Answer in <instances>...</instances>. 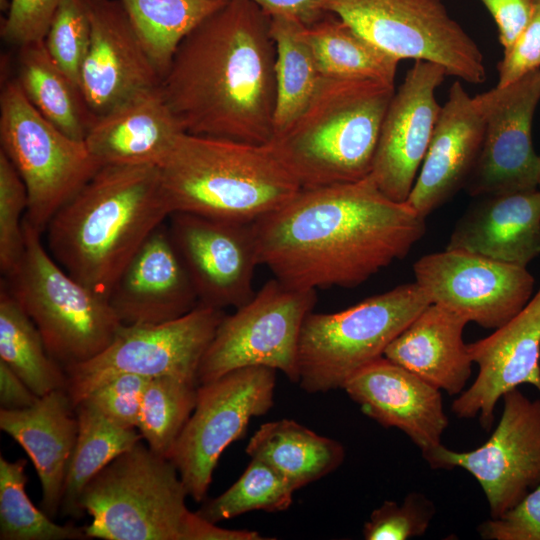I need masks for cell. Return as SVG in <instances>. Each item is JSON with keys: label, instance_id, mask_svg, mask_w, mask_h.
I'll return each mask as SVG.
<instances>
[{"label": "cell", "instance_id": "6da1fadb", "mask_svg": "<svg viewBox=\"0 0 540 540\" xmlns=\"http://www.w3.org/2000/svg\"><path fill=\"white\" fill-rule=\"evenodd\" d=\"M253 227L259 265L286 286L315 291L359 286L407 256L426 231L425 218L370 175L301 188Z\"/></svg>", "mask_w": 540, "mask_h": 540}, {"label": "cell", "instance_id": "7a4b0ae2", "mask_svg": "<svg viewBox=\"0 0 540 540\" xmlns=\"http://www.w3.org/2000/svg\"><path fill=\"white\" fill-rule=\"evenodd\" d=\"M271 17L251 0H225L180 42L162 95L185 133L267 144L274 135Z\"/></svg>", "mask_w": 540, "mask_h": 540}, {"label": "cell", "instance_id": "3957f363", "mask_svg": "<svg viewBox=\"0 0 540 540\" xmlns=\"http://www.w3.org/2000/svg\"><path fill=\"white\" fill-rule=\"evenodd\" d=\"M171 213L159 166L104 165L51 218L48 251L73 278L109 299L129 261Z\"/></svg>", "mask_w": 540, "mask_h": 540}, {"label": "cell", "instance_id": "277c9868", "mask_svg": "<svg viewBox=\"0 0 540 540\" xmlns=\"http://www.w3.org/2000/svg\"><path fill=\"white\" fill-rule=\"evenodd\" d=\"M159 168L172 213L251 223L301 189L270 143L184 132Z\"/></svg>", "mask_w": 540, "mask_h": 540}, {"label": "cell", "instance_id": "5b68a950", "mask_svg": "<svg viewBox=\"0 0 540 540\" xmlns=\"http://www.w3.org/2000/svg\"><path fill=\"white\" fill-rule=\"evenodd\" d=\"M394 84L323 77L302 113L269 142L301 188L370 175Z\"/></svg>", "mask_w": 540, "mask_h": 540}, {"label": "cell", "instance_id": "8992f818", "mask_svg": "<svg viewBox=\"0 0 540 540\" xmlns=\"http://www.w3.org/2000/svg\"><path fill=\"white\" fill-rule=\"evenodd\" d=\"M174 463L143 440L101 470L83 490L79 506L91 517L88 538L185 540L191 511Z\"/></svg>", "mask_w": 540, "mask_h": 540}, {"label": "cell", "instance_id": "52a82bcc", "mask_svg": "<svg viewBox=\"0 0 540 540\" xmlns=\"http://www.w3.org/2000/svg\"><path fill=\"white\" fill-rule=\"evenodd\" d=\"M23 228L24 252L5 282L55 361L64 369L87 362L111 344L122 323L108 298L60 266L25 218Z\"/></svg>", "mask_w": 540, "mask_h": 540}, {"label": "cell", "instance_id": "ba28073f", "mask_svg": "<svg viewBox=\"0 0 540 540\" xmlns=\"http://www.w3.org/2000/svg\"><path fill=\"white\" fill-rule=\"evenodd\" d=\"M430 304L414 282L338 312L309 313L300 333L298 384L307 393L342 388Z\"/></svg>", "mask_w": 540, "mask_h": 540}, {"label": "cell", "instance_id": "9c48e42d", "mask_svg": "<svg viewBox=\"0 0 540 540\" xmlns=\"http://www.w3.org/2000/svg\"><path fill=\"white\" fill-rule=\"evenodd\" d=\"M0 142L26 186L25 220L40 234L102 167L84 141L60 131L32 106L15 78L0 93Z\"/></svg>", "mask_w": 540, "mask_h": 540}, {"label": "cell", "instance_id": "30bf717a", "mask_svg": "<svg viewBox=\"0 0 540 540\" xmlns=\"http://www.w3.org/2000/svg\"><path fill=\"white\" fill-rule=\"evenodd\" d=\"M324 10L399 61L432 62L471 84L487 78L477 43L442 0H325Z\"/></svg>", "mask_w": 540, "mask_h": 540}, {"label": "cell", "instance_id": "8fae6325", "mask_svg": "<svg viewBox=\"0 0 540 540\" xmlns=\"http://www.w3.org/2000/svg\"><path fill=\"white\" fill-rule=\"evenodd\" d=\"M316 299L315 290L267 281L248 302L225 314L202 358L199 384L250 366L279 370L298 384L300 333Z\"/></svg>", "mask_w": 540, "mask_h": 540}, {"label": "cell", "instance_id": "7c38bea8", "mask_svg": "<svg viewBox=\"0 0 540 540\" xmlns=\"http://www.w3.org/2000/svg\"><path fill=\"white\" fill-rule=\"evenodd\" d=\"M224 316L222 309L198 304L171 321L122 324L104 351L65 369L66 389L73 404L76 406L99 385L119 374L173 376L198 382L202 358Z\"/></svg>", "mask_w": 540, "mask_h": 540}, {"label": "cell", "instance_id": "4fadbf2b", "mask_svg": "<svg viewBox=\"0 0 540 540\" xmlns=\"http://www.w3.org/2000/svg\"><path fill=\"white\" fill-rule=\"evenodd\" d=\"M275 375L272 368L250 366L199 384L195 408L169 457L194 501L205 498L223 451L244 436L252 418L272 408Z\"/></svg>", "mask_w": 540, "mask_h": 540}, {"label": "cell", "instance_id": "5bb4252c", "mask_svg": "<svg viewBox=\"0 0 540 540\" xmlns=\"http://www.w3.org/2000/svg\"><path fill=\"white\" fill-rule=\"evenodd\" d=\"M502 398L500 420L483 445L456 452L440 444L422 455L433 469L469 472L484 491L492 518L540 485V398L531 400L517 388Z\"/></svg>", "mask_w": 540, "mask_h": 540}, {"label": "cell", "instance_id": "9a60e30c", "mask_svg": "<svg viewBox=\"0 0 540 540\" xmlns=\"http://www.w3.org/2000/svg\"><path fill=\"white\" fill-rule=\"evenodd\" d=\"M484 120L476 165L465 185L483 197L538 188L539 155L532 143V122L540 101V69L474 96Z\"/></svg>", "mask_w": 540, "mask_h": 540}, {"label": "cell", "instance_id": "2e32d148", "mask_svg": "<svg viewBox=\"0 0 540 540\" xmlns=\"http://www.w3.org/2000/svg\"><path fill=\"white\" fill-rule=\"evenodd\" d=\"M415 282L431 304L450 308L469 322L497 329L520 312L532 297L534 277L527 267L459 249L419 258Z\"/></svg>", "mask_w": 540, "mask_h": 540}, {"label": "cell", "instance_id": "e0dca14e", "mask_svg": "<svg viewBox=\"0 0 540 540\" xmlns=\"http://www.w3.org/2000/svg\"><path fill=\"white\" fill-rule=\"evenodd\" d=\"M168 230L190 276L199 304L238 308L255 294L259 265L253 222L174 212Z\"/></svg>", "mask_w": 540, "mask_h": 540}, {"label": "cell", "instance_id": "ac0fdd59", "mask_svg": "<svg viewBox=\"0 0 540 540\" xmlns=\"http://www.w3.org/2000/svg\"><path fill=\"white\" fill-rule=\"evenodd\" d=\"M91 35L79 88L96 120L136 95L160 87L162 76L119 0H81Z\"/></svg>", "mask_w": 540, "mask_h": 540}, {"label": "cell", "instance_id": "d6986e66", "mask_svg": "<svg viewBox=\"0 0 540 540\" xmlns=\"http://www.w3.org/2000/svg\"><path fill=\"white\" fill-rule=\"evenodd\" d=\"M446 76L440 65L417 60L388 105L370 176L391 200L405 202L413 188L441 110L435 91Z\"/></svg>", "mask_w": 540, "mask_h": 540}, {"label": "cell", "instance_id": "ffe728a7", "mask_svg": "<svg viewBox=\"0 0 540 540\" xmlns=\"http://www.w3.org/2000/svg\"><path fill=\"white\" fill-rule=\"evenodd\" d=\"M467 347L479 371L472 385L453 401L451 411L463 419L478 416L489 431L504 394L522 384L533 385L540 394V287L513 318Z\"/></svg>", "mask_w": 540, "mask_h": 540}, {"label": "cell", "instance_id": "44dd1931", "mask_svg": "<svg viewBox=\"0 0 540 540\" xmlns=\"http://www.w3.org/2000/svg\"><path fill=\"white\" fill-rule=\"evenodd\" d=\"M341 389L366 416L405 433L422 455L441 444L449 424L441 390L399 364L379 357L353 373Z\"/></svg>", "mask_w": 540, "mask_h": 540}, {"label": "cell", "instance_id": "7402d4cb", "mask_svg": "<svg viewBox=\"0 0 540 540\" xmlns=\"http://www.w3.org/2000/svg\"><path fill=\"white\" fill-rule=\"evenodd\" d=\"M109 301L125 325L171 321L199 304L167 225L158 226L141 245L119 276Z\"/></svg>", "mask_w": 540, "mask_h": 540}, {"label": "cell", "instance_id": "603a6c76", "mask_svg": "<svg viewBox=\"0 0 540 540\" xmlns=\"http://www.w3.org/2000/svg\"><path fill=\"white\" fill-rule=\"evenodd\" d=\"M484 120L459 80L450 87L413 188L405 201L426 218L465 187L479 157Z\"/></svg>", "mask_w": 540, "mask_h": 540}, {"label": "cell", "instance_id": "cb8c5ba5", "mask_svg": "<svg viewBox=\"0 0 540 540\" xmlns=\"http://www.w3.org/2000/svg\"><path fill=\"white\" fill-rule=\"evenodd\" d=\"M0 428L30 457L41 483V509L54 519L78 434L76 408L67 389L53 390L28 408L0 409Z\"/></svg>", "mask_w": 540, "mask_h": 540}, {"label": "cell", "instance_id": "d4e9b609", "mask_svg": "<svg viewBox=\"0 0 540 540\" xmlns=\"http://www.w3.org/2000/svg\"><path fill=\"white\" fill-rule=\"evenodd\" d=\"M446 249L527 267L540 255V189L483 196L457 221Z\"/></svg>", "mask_w": 540, "mask_h": 540}, {"label": "cell", "instance_id": "484cf974", "mask_svg": "<svg viewBox=\"0 0 540 540\" xmlns=\"http://www.w3.org/2000/svg\"><path fill=\"white\" fill-rule=\"evenodd\" d=\"M182 133L158 87L136 95L98 118L84 142L102 166H160Z\"/></svg>", "mask_w": 540, "mask_h": 540}, {"label": "cell", "instance_id": "4316f807", "mask_svg": "<svg viewBox=\"0 0 540 540\" xmlns=\"http://www.w3.org/2000/svg\"><path fill=\"white\" fill-rule=\"evenodd\" d=\"M468 322L459 312L432 303L388 345L383 356L449 395L460 394L473 364L463 340Z\"/></svg>", "mask_w": 540, "mask_h": 540}, {"label": "cell", "instance_id": "83f0119b", "mask_svg": "<svg viewBox=\"0 0 540 540\" xmlns=\"http://www.w3.org/2000/svg\"><path fill=\"white\" fill-rule=\"evenodd\" d=\"M245 451L273 467L295 490L335 471L345 458L340 442L285 418L262 424Z\"/></svg>", "mask_w": 540, "mask_h": 540}, {"label": "cell", "instance_id": "f1b7e54d", "mask_svg": "<svg viewBox=\"0 0 540 540\" xmlns=\"http://www.w3.org/2000/svg\"><path fill=\"white\" fill-rule=\"evenodd\" d=\"M15 79L46 120L69 137L84 141L96 118L79 87L52 59L44 41L18 47Z\"/></svg>", "mask_w": 540, "mask_h": 540}, {"label": "cell", "instance_id": "f546056e", "mask_svg": "<svg viewBox=\"0 0 540 540\" xmlns=\"http://www.w3.org/2000/svg\"><path fill=\"white\" fill-rule=\"evenodd\" d=\"M75 408L78 434L65 477L60 513L78 519L84 514L79 500L88 483L111 461L143 439L137 428L113 423L85 400Z\"/></svg>", "mask_w": 540, "mask_h": 540}, {"label": "cell", "instance_id": "4dcf8cb0", "mask_svg": "<svg viewBox=\"0 0 540 540\" xmlns=\"http://www.w3.org/2000/svg\"><path fill=\"white\" fill-rule=\"evenodd\" d=\"M270 17L275 45V135L288 127L307 107L323 76L307 40L305 24L288 15Z\"/></svg>", "mask_w": 540, "mask_h": 540}, {"label": "cell", "instance_id": "1f68e13d", "mask_svg": "<svg viewBox=\"0 0 540 540\" xmlns=\"http://www.w3.org/2000/svg\"><path fill=\"white\" fill-rule=\"evenodd\" d=\"M305 32L323 77L394 84L399 60L369 42L337 15L326 12L305 25Z\"/></svg>", "mask_w": 540, "mask_h": 540}, {"label": "cell", "instance_id": "d6a6232c", "mask_svg": "<svg viewBox=\"0 0 540 540\" xmlns=\"http://www.w3.org/2000/svg\"><path fill=\"white\" fill-rule=\"evenodd\" d=\"M0 361L39 397L67 387L65 369L51 357L39 330L5 280L0 287Z\"/></svg>", "mask_w": 540, "mask_h": 540}, {"label": "cell", "instance_id": "836d02e7", "mask_svg": "<svg viewBox=\"0 0 540 540\" xmlns=\"http://www.w3.org/2000/svg\"><path fill=\"white\" fill-rule=\"evenodd\" d=\"M162 78L183 38L225 0H119Z\"/></svg>", "mask_w": 540, "mask_h": 540}, {"label": "cell", "instance_id": "e575fe53", "mask_svg": "<svg viewBox=\"0 0 540 540\" xmlns=\"http://www.w3.org/2000/svg\"><path fill=\"white\" fill-rule=\"evenodd\" d=\"M198 386V382L173 376L148 379L136 428L156 454L170 457L195 408Z\"/></svg>", "mask_w": 540, "mask_h": 540}, {"label": "cell", "instance_id": "d590c367", "mask_svg": "<svg viewBox=\"0 0 540 540\" xmlns=\"http://www.w3.org/2000/svg\"><path fill=\"white\" fill-rule=\"evenodd\" d=\"M27 461L0 457V539L1 540H83L84 527L58 524L38 509L25 491Z\"/></svg>", "mask_w": 540, "mask_h": 540}, {"label": "cell", "instance_id": "8d00e7d4", "mask_svg": "<svg viewBox=\"0 0 540 540\" xmlns=\"http://www.w3.org/2000/svg\"><path fill=\"white\" fill-rule=\"evenodd\" d=\"M295 491L273 467L251 458L238 480L196 513L218 523L251 511L281 512L291 506Z\"/></svg>", "mask_w": 540, "mask_h": 540}, {"label": "cell", "instance_id": "74e56055", "mask_svg": "<svg viewBox=\"0 0 540 540\" xmlns=\"http://www.w3.org/2000/svg\"><path fill=\"white\" fill-rule=\"evenodd\" d=\"M90 35V21L82 1L61 0L43 41L55 63L78 87Z\"/></svg>", "mask_w": 540, "mask_h": 540}, {"label": "cell", "instance_id": "f35d334b", "mask_svg": "<svg viewBox=\"0 0 540 540\" xmlns=\"http://www.w3.org/2000/svg\"><path fill=\"white\" fill-rule=\"evenodd\" d=\"M27 205L26 186L0 150V269L5 277L15 269L24 252Z\"/></svg>", "mask_w": 540, "mask_h": 540}, {"label": "cell", "instance_id": "ab89813d", "mask_svg": "<svg viewBox=\"0 0 540 540\" xmlns=\"http://www.w3.org/2000/svg\"><path fill=\"white\" fill-rule=\"evenodd\" d=\"M435 514L431 500L408 494L401 504L385 501L373 510L363 527L366 540H406L425 534Z\"/></svg>", "mask_w": 540, "mask_h": 540}, {"label": "cell", "instance_id": "60d3db41", "mask_svg": "<svg viewBox=\"0 0 540 540\" xmlns=\"http://www.w3.org/2000/svg\"><path fill=\"white\" fill-rule=\"evenodd\" d=\"M148 379L135 374H119L99 385L83 400L113 423L122 427L136 428L142 395Z\"/></svg>", "mask_w": 540, "mask_h": 540}, {"label": "cell", "instance_id": "b9f144b4", "mask_svg": "<svg viewBox=\"0 0 540 540\" xmlns=\"http://www.w3.org/2000/svg\"><path fill=\"white\" fill-rule=\"evenodd\" d=\"M61 0H11L1 37L17 47L43 41Z\"/></svg>", "mask_w": 540, "mask_h": 540}, {"label": "cell", "instance_id": "7bdbcfd3", "mask_svg": "<svg viewBox=\"0 0 540 540\" xmlns=\"http://www.w3.org/2000/svg\"><path fill=\"white\" fill-rule=\"evenodd\" d=\"M486 540H540V485L498 518L478 526Z\"/></svg>", "mask_w": 540, "mask_h": 540}, {"label": "cell", "instance_id": "ee69618b", "mask_svg": "<svg viewBox=\"0 0 540 540\" xmlns=\"http://www.w3.org/2000/svg\"><path fill=\"white\" fill-rule=\"evenodd\" d=\"M497 68V86L508 85L540 69V0H536L533 15L524 31L512 47L503 52Z\"/></svg>", "mask_w": 540, "mask_h": 540}, {"label": "cell", "instance_id": "f6af8a7d", "mask_svg": "<svg viewBox=\"0 0 540 540\" xmlns=\"http://www.w3.org/2000/svg\"><path fill=\"white\" fill-rule=\"evenodd\" d=\"M492 15L503 52L512 47L528 25L536 0H480Z\"/></svg>", "mask_w": 540, "mask_h": 540}, {"label": "cell", "instance_id": "bcb514c9", "mask_svg": "<svg viewBox=\"0 0 540 540\" xmlns=\"http://www.w3.org/2000/svg\"><path fill=\"white\" fill-rule=\"evenodd\" d=\"M39 396L4 362L0 361V406L18 410L32 406Z\"/></svg>", "mask_w": 540, "mask_h": 540}, {"label": "cell", "instance_id": "7dc6e473", "mask_svg": "<svg viewBox=\"0 0 540 540\" xmlns=\"http://www.w3.org/2000/svg\"><path fill=\"white\" fill-rule=\"evenodd\" d=\"M261 7L270 16H292L305 25H309L321 18L325 0H251Z\"/></svg>", "mask_w": 540, "mask_h": 540}, {"label": "cell", "instance_id": "c3c4849f", "mask_svg": "<svg viewBox=\"0 0 540 540\" xmlns=\"http://www.w3.org/2000/svg\"><path fill=\"white\" fill-rule=\"evenodd\" d=\"M260 533L219 527L196 512H192L185 533V540H263Z\"/></svg>", "mask_w": 540, "mask_h": 540}, {"label": "cell", "instance_id": "681fc988", "mask_svg": "<svg viewBox=\"0 0 540 540\" xmlns=\"http://www.w3.org/2000/svg\"><path fill=\"white\" fill-rule=\"evenodd\" d=\"M538 188L540 189V155H539V175H538Z\"/></svg>", "mask_w": 540, "mask_h": 540}]
</instances>
